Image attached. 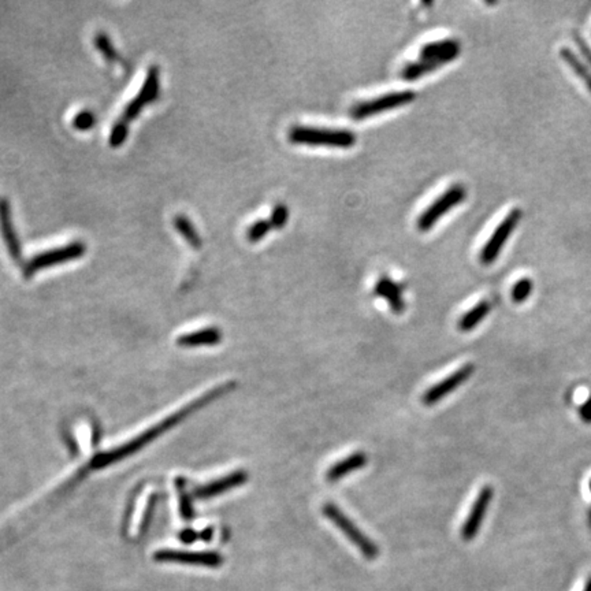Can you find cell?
<instances>
[{"label": "cell", "mask_w": 591, "mask_h": 591, "mask_svg": "<svg viewBox=\"0 0 591 591\" xmlns=\"http://www.w3.org/2000/svg\"><path fill=\"white\" fill-rule=\"evenodd\" d=\"M0 233L3 237V241L5 244V248L10 253V256L19 262L22 257V248L19 238L15 233V227L12 223V213L10 202L5 197H0Z\"/></svg>", "instance_id": "9c48e42d"}, {"label": "cell", "mask_w": 591, "mask_h": 591, "mask_svg": "<svg viewBox=\"0 0 591 591\" xmlns=\"http://www.w3.org/2000/svg\"><path fill=\"white\" fill-rule=\"evenodd\" d=\"M491 311V304L487 300H483L478 303L474 308H471L468 312H465L461 319L457 323V327L460 332L468 333L472 332L480 322L485 321V318Z\"/></svg>", "instance_id": "9a60e30c"}, {"label": "cell", "mask_w": 591, "mask_h": 591, "mask_svg": "<svg viewBox=\"0 0 591 591\" xmlns=\"http://www.w3.org/2000/svg\"><path fill=\"white\" fill-rule=\"evenodd\" d=\"M248 480V474L244 470L234 471L229 475H224L219 479H215L207 485L200 486L196 489V496L198 498H212L216 496H220L229 490H233Z\"/></svg>", "instance_id": "30bf717a"}, {"label": "cell", "mask_w": 591, "mask_h": 591, "mask_svg": "<svg viewBox=\"0 0 591 591\" xmlns=\"http://www.w3.org/2000/svg\"><path fill=\"white\" fill-rule=\"evenodd\" d=\"M375 294L381 299H385L392 310V312L399 315L405 311V301L402 300L401 296V288L397 282H394L393 279L388 278V277H382L374 289Z\"/></svg>", "instance_id": "4fadbf2b"}, {"label": "cell", "mask_w": 591, "mask_h": 591, "mask_svg": "<svg viewBox=\"0 0 591 591\" xmlns=\"http://www.w3.org/2000/svg\"><path fill=\"white\" fill-rule=\"evenodd\" d=\"M493 497H494V489L491 486H483L479 490L478 497L475 498L472 508L461 529V537L464 541H472L476 537L486 518V513Z\"/></svg>", "instance_id": "52a82bcc"}, {"label": "cell", "mask_w": 591, "mask_h": 591, "mask_svg": "<svg viewBox=\"0 0 591 591\" xmlns=\"http://www.w3.org/2000/svg\"><path fill=\"white\" fill-rule=\"evenodd\" d=\"M93 44H95L96 49L104 56L106 60L115 62L118 59V52L114 48L111 38L104 32H97L96 33V36L93 38Z\"/></svg>", "instance_id": "ffe728a7"}, {"label": "cell", "mask_w": 591, "mask_h": 591, "mask_svg": "<svg viewBox=\"0 0 591 591\" xmlns=\"http://www.w3.org/2000/svg\"><path fill=\"white\" fill-rule=\"evenodd\" d=\"M173 226L177 230V233L195 249H200L202 245L201 237L195 227V224L191 222V219L183 213L176 215L173 218Z\"/></svg>", "instance_id": "e0dca14e"}, {"label": "cell", "mask_w": 591, "mask_h": 591, "mask_svg": "<svg viewBox=\"0 0 591 591\" xmlns=\"http://www.w3.org/2000/svg\"><path fill=\"white\" fill-rule=\"evenodd\" d=\"M561 58L563 60L574 70V73L586 84L588 89L591 92V71L585 66L583 62H581V59L568 48H563L561 49Z\"/></svg>", "instance_id": "ac0fdd59"}, {"label": "cell", "mask_w": 591, "mask_h": 591, "mask_svg": "<svg viewBox=\"0 0 591 591\" xmlns=\"http://www.w3.org/2000/svg\"><path fill=\"white\" fill-rule=\"evenodd\" d=\"M533 288H534L533 286V281L530 278H522V279H519L513 285V288L511 290V299H512V301L516 303V304L524 303L526 300H529V297H530V294L533 292Z\"/></svg>", "instance_id": "7402d4cb"}, {"label": "cell", "mask_w": 591, "mask_h": 591, "mask_svg": "<svg viewBox=\"0 0 591 591\" xmlns=\"http://www.w3.org/2000/svg\"><path fill=\"white\" fill-rule=\"evenodd\" d=\"M271 229L273 227L267 219H259L248 227L246 238L249 242H259L260 240H263L268 234V231Z\"/></svg>", "instance_id": "cb8c5ba5"}, {"label": "cell", "mask_w": 591, "mask_h": 591, "mask_svg": "<svg viewBox=\"0 0 591 591\" xmlns=\"http://www.w3.org/2000/svg\"><path fill=\"white\" fill-rule=\"evenodd\" d=\"M416 93L413 91H397L382 95L380 97L360 102L349 110V115L356 121H363L370 117L380 115L382 113L399 108L415 102Z\"/></svg>", "instance_id": "277c9868"}, {"label": "cell", "mask_w": 591, "mask_h": 591, "mask_svg": "<svg viewBox=\"0 0 591 591\" xmlns=\"http://www.w3.org/2000/svg\"><path fill=\"white\" fill-rule=\"evenodd\" d=\"M323 515L340 530L343 534L369 559L375 560L380 555V549L374 541H371L336 504L326 502L322 508Z\"/></svg>", "instance_id": "7a4b0ae2"}, {"label": "cell", "mask_w": 591, "mask_h": 591, "mask_svg": "<svg viewBox=\"0 0 591 591\" xmlns=\"http://www.w3.org/2000/svg\"><path fill=\"white\" fill-rule=\"evenodd\" d=\"M520 219H522V211L519 208H513L504 218V220L496 227L494 233L490 235V238L487 240V242L485 244V246L480 251L479 260L482 264L490 266L497 260L504 245L507 244V241L509 240V237L512 235V233L518 227Z\"/></svg>", "instance_id": "8992f818"}, {"label": "cell", "mask_w": 591, "mask_h": 591, "mask_svg": "<svg viewBox=\"0 0 591 591\" xmlns=\"http://www.w3.org/2000/svg\"><path fill=\"white\" fill-rule=\"evenodd\" d=\"M583 591H591V577L589 578V581H588V583H586V586H585Z\"/></svg>", "instance_id": "f1b7e54d"}, {"label": "cell", "mask_w": 591, "mask_h": 591, "mask_svg": "<svg viewBox=\"0 0 591 591\" xmlns=\"http://www.w3.org/2000/svg\"><path fill=\"white\" fill-rule=\"evenodd\" d=\"M95 124H96V117L89 110H84L73 118V128L80 130V132H85V130L92 129L95 126Z\"/></svg>", "instance_id": "484cf974"}, {"label": "cell", "mask_w": 591, "mask_h": 591, "mask_svg": "<svg viewBox=\"0 0 591 591\" xmlns=\"http://www.w3.org/2000/svg\"><path fill=\"white\" fill-rule=\"evenodd\" d=\"M579 416L585 423H591V397L579 406Z\"/></svg>", "instance_id": "83f0119b"}, {"label": "cell", "mask_w": 591, "mask_h": 591, "mask_svg": "<svg viewBox=\"0 0 591 591\" xmlns=\"http://www.w3.org/2000/svg\"><path fill=\"white\" fill-rule=\"evenodd\" d=\"M467 197V191L463 185H453L445 191L434 202H431L417 218V229L423 233L430 231L443 215L452 211L456 205L461 204Z\"/></svg>", "instance_id": "5b68a950"}, {"label": "cell", "mask_w": 591, "mask_h": 591, "mask_svg": "<svg viewBox=\"0 0 591 591\" xmlns=\"http://www.w3.org/2000/svg\"><path fill=\"white\" fill-rule=\"evenodd\" d=\"M367 461H369V457L364 452H355L351 456L343 459L341 461H337L336 464H333L326 472V479L332 483H336L340 479L345 478L347 475L366 467Z\"/></svg>", "instance_id": "7c38bea8"}, {"label": "cell", "mask_w": 591, "mask_h": 591, "mask_svg": "<svg viewBox=\"0 0 591 591\" xmlns=\"http://www.w3.org/2000/svg\"><path fill=\"white\" fill-rule=\"evenodd\" d=\"M442 65H445L442 60L438 59H431V60H417V62H412L408 63L406 66H404V69L401 70V77L405 81H416L419 78H421L423 76L435 71L437 69H439Z\"/></svg>", "instance_id": "2e32d148"}, {"label": "cell", "mask_w": 591, "mask_h": 591, "mask_svg": "<svg viewBox=\"0 0 591 591\" xmlns=\"http://www.w3.org/2000/svg\"><path fill=\"white\" fill-rule=\"evenodd\" d=\"M159 91H161L159 69L157 66H151L150 70H148V73H147L146 81H144V84H143V86H141V89H140L139 93H141L148 100V103H152V102L157 100V97L159 95Z\"/></svg>", "instance_id": "d6986e66"}, {"label": "cell", "mask_w": 591, "mask_h": 591, "mask_svg": "<svg viewBox=\"0 0 591 591\" xmlns=\"http://www.w3.org/2000/svg\"><path fill=\"white\" fill-rule=\"evenodd\" d=\"M289 141L296 146L351 150L355 147L358 137L348 129L293 126L289 132Z\"/></svg>", "instance_id": "6da1fadb"}, {"label": "cell", "mask_w": 591, "mask_h": 591, "mask_svg": "<svg viewBox=\"0 0 591 591\" xmlns=\"http://www.w3.org/2000/svg\"><path fill=\"white\" fill-rule=\"evenodd\" d=\"M147 104H150L148 103V100L141 95V93H137L136 96H135V99H132L128 104H126V107H125V110H124V114H122V121H125L126 124H129V122H132V121H135L139 115H140V113L143 111V108L147 106Z\"/></svg>", "instance_id": "44dd1931"}, {"label": "cell", "mask_w": 591, "mask_h": 591, "mask_svg": "<svg viewBox=\"0 0 591 591\" xmlns=\"http://www.w3.org/2000/svg\"><path fill=\"white\" fill-rule=\"evenodd\" d=\"M288 220H289V208L285 204L274 205L268 218L271 227H274L275 230H281L288 224Z\"/></svg>", "instance_id": "d4e9b609"}, {"label": "cell", "mask_w": 591, "mask_h": 591, "mask_svg": "<svg viewBox=\"0 0 591 591\" xmlns=\"http://www.w3.org/2000/svg\"><path fill=\"white\" fill-rule=\"evenodd\" d=\"M461 52V45L454 38H443L438 41H431L424 44L420 48L419 56L421 60H431L438 59L443 63L453 62L456 58H459Z\"/></svg>", "instance_id": "8fae6325"}, {"label": "cell", "mask_w": 591, "mask_h": 591, "mask_svg": "<svg viewBox=\"0 0 591 591\" xmlns=\"http://www.w3.org/2000/svg\"><path fill=\"white\" fill-rule=\"evenodd\" d=\"M474 371H475L474 364L463 366L461 369H459L457 371H454L453 374H450L449 377H446L445 380L439 381L438 384L431 386L428 391H426L421 397V402L427 406L437 404L438 401L443 399L446 395L454 392L457 388H460L467 380H470L472 377Z\"/></svg>", "instance_id": "ba28073f"}, {"label": "cell", "mask_w": 591, "mask_h": 591, "mask_svg": "<svg viewBox=\"0 0 591 591\" xmlns=\"http://www.w3.org/2000/svg\"><path fill=\"white\" fill-rule=\"evenodd\" d=\"M574 40H575L582 56L591 65V48L588 45V43L578 33H574Z\"/></svg>", "instance_id": "4316f807"}, {"label": "cell", "mask_w": 591, "mask_h": 591, "mask_svg": "<svg viewBox=\"0 0 591 591\" xmlns=\"http://www.w3.org/2000/svg\"><path fill=\"white\" fill-rule=\"evenodd\" d=\"M128 125H129V124H126L125 121L119 119V121L113 126V129H111V132H110V137H108V144H110V147H113V148H119V147H122V146H124V143L126 141L128 135H129V128H128Z\"/></svg>", "instance_id": "603a6c76"}, {"label": "cell", "mask_w": 591, "mask_h": 591, "mask_svg": "<svg viewBox=\"0 0 591 591\" xmlns=\"http://www.w3.org/2000/svg\"><path fill=\"white\" fill-rule=\"evenodd\" d=\"M86 252V245L82 241H73L67 245H62L54 249H48L34 255L23 266V274L26 278L33 277L37 271L43 268H49L59 266L71 260L81 259Z\"/></svg>", "instance_id": "3957f363"}, {"label": "cell", "mask_w": 591, "mask_h": 591, "mask_svg": "<svg viewBox=\"0 0 591 591\" xmlns=\"http://www.w3.org/2000/svg\"><path fill=\"white\" fill-rule=\"evenodd\" d=\"M222 341V332L218 327H205L192 333H185L177 338L180 347H211Z\"/></svg>", "instance_id": "5bb4252c"}]
</instances>
